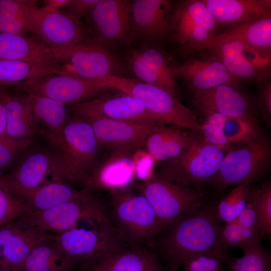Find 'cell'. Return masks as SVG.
Returning <instances> with one entry per match:
<instances>
[{"mask_svg":"<svg viewBox=\"0 0 271 271\" xmlns=\"http://www.w3.org/2000/svg\"><path fill=\"white\" fill-rule=\"evenodd\" d=\"M17 86L25 92L39 93L69 105L89 100L108 89L98 80L59 75L29 79Z\"/></svg>","mask_w":271,"mask_h":271,"instance_id":"obj_18","label":"cell"},{"mask_svg":"<svg viewBox=\"0 0 271 271\" xmlns=\"http://www.w3.org/2000/svg\"><path fill=\"white\" fill-rule=\"evenodd\" d=\"M52 240L38 246L31 252L25 260L24 271L70 270L72 266L57 251Z\"/></svg>","mask_w":271,"mask_h":271,"instance_id":"obj_34","label":"cell"},{"mask_svg":"<svg viewBox=\"0 0 271 271\" xmlns=\"http://www.w3.org/2000/svg\"><path fill=\"white\" fill-rule=\"evenodd\" d=\"M52 50L74 77L99 80L108 76H122L126 71L121 57L91 42Z\"/></svg>","mask_w":271,"mask_h":271,"instance_id":"obj_12","label":"cell"},{"mask_svg":"<svg viewBox=\"0 0 271 271\" xmlns=\"http://www.w3.org/2000/svg\"><path fill=\"white\" fill-rule=\"evenodd\" d=\"M70 0H45L43 7L59 10L69 3Z\"/></svg>","mask_w":271,"mask_h":271,"instance_id":"obj_51","label":"cell"},{"mask_svg":"<svg viewBox=\"0 0 271 271\" xmlns=\"http://www.w3.org/2000/svg\"><path fill=\"white\" fill-rule=\"evenodd\" d=\"M28 207L10 190L0 177V226L29 212Z\"/></svg>","mask_w":271,"mask_h":271,"instance_id":"obj_39","label":"cell"},{"mask_svg":"<svg viewBox=\"0 0 271 271\" xmlns=\"http://www.w3.org/2000/svg\"><path fill=\"white\" fill-rule=\"evenodd\" d=\"M99 0H70L61 10L81 21L90 13Z\"/></svg>","mask_w":271,"mask_h":271,"instance_id":"obj_46","label":"cell"},{"mask_svg":"<svg viewBox=\"0 0 271 271\" xmlns=\"http://www.w3.org/2000/svg\"><path fill=\"white\" fill-rule=\"evenodd\" d=\"M25 147L6 136H0V177L13 165L19 155L26 150Z\"/></svg>","mask_w":271,"mask_h":271,"instance_id":"obj_44","label":"cell"},{"mask_svg":"<svg viewBox=\"0 0 271 271\" xmlns=\"http://www.w3.org/2000/svg\"><path fill=\"white\" fill-rule=\"evenodd\" d=\"M260 222V237L266 238L271 234V183H263L260 188L251 187Z\"/></svg>","mask_w":271,"mask_h":271,"instance_id":"obj_40","label":"cell"},{"mask_svg":"<svg viewBox=\"0 0 271 271\" xmlns=\"http://www.w3.org/2000/svg\"><path fill=\"white\" fill-rule=\"evenodd\" d=\"M206 50L238 81H268L266 78L270 71V55L238 40H228Z\"/></svg>","mask_w":271,"mask_h":271,"instance_id":"obj_17","label":"cell"},{"mask_svg":"<svg viewBox=\"0 0 271 271\" xmlns=\"http://www.w3.org/2000/svg\"><path fill=\"white\" fill-rule=\"evenodd\" d=\"M32 34L52 49L90 42L87 27L81 21L62 11L37 5L31 17Z\"/></svg>","mask_w":271,"mask_h":271,"instance_id":"obj_14","label":"cell"},{"mask_svg":"<svg viewBox=\"0 0 271 271\" xmlns=\"http://www.w3.org/2000/svg\"><path fill=\"white\" fill-rule=\"evenodd\" d=\"M3 262V254L1 247L0 246V265L2 264Z\"/></svg>","mask_w":271,"mask_h":271,"instance_id":"obj_53","label":"cell"},{"mask_svg":"<svg viewBox=\"0 0 271 271\" xmlns=\"http://www.w3.org/2000/svg\"><path fill=\"white\" fill-rule=\"evenodd\" d=\"M26 93L29 97L34 112L40 124L46 127L45 130L50 134L51 143L60 150L66 160L63 128L70 116L69 108L62 102L39 93Z\"/></svg>","mask_w":271,"mask_h":271,"instance_id":"obj_30","label":"cell"},{"mask_svg":"<svg viewBox=\"0 0 271 271\" xmlns=\"http://www.w3.org/2000/svg\"><path fill=\"white\" fill-rule=\"evenodd\" d=\"M205 120L200 124V134L209 143L221 147L231 148L224 137L222 125L225 115L219 113L204 115Z\"/></svg>","mask_w":271,"mask_h":271,"instance_id":"obj_43","label":"cell"},{"mask_svg":"<svg viewBox=\"0 0 271 271\" xmlns=\"http://www.w3.org/2000/svg\"><path fill=\"white\" fill-rule=\"evenodd\" d=\"M89 271H91V270H89Z\"/></svg>","mask_w":271,"mask_h":271,"instance_id":"obj_55","label":"cell"},{"mask_svg":"<svg viewBox=\"0 0 271 271\" xmlns=\"http://www.w3.org/2000/svg\"><path fill=\"white\" fill-rule=\"evenodd\" d=\"M53 235L22 223L18 219L0 226L2 264L12 271H24L26 259L38 246L50 241Z\"/></svg>","mask_w":271,"mask_h":271,"instance_id":"obj_20","label":"cell"},{"mask_svg":"<svg viewBox=\"0 0 271 271\" xmlns=\"http://www.w3.org/2000/svg\"><path fill=\"white\" fill-rule=\"evenodd\" d=\"M0 32L25 36L30 33L26 26L9 15L0 13Z\"/></svg>","mask_w":271,"mask_h":271,"instance_id":"obj_47","label":"cell"},{"mask_svg":"<svg viewBox=\"0 0 271 271\" xmlns=\"http://www.w3.org/2000/svg\"><path fill=\"white\" fill-rule=\"evenodd\" d=\"M225 250L216 249L195 255L186 260L181 271H224Z\"/></svg>","mask_w":271,"mask_h":271,"instance_id":"obj_41","label":"cell"},{"mask_svg":"<svg viewBox=\"0 0 271 271\" xmlns=\"http://www.w3.org/2000/svg\"><path fill=\"white\" fill-rule=\"evenodd\" d=\"M0 271H12L8 266L2 264L0 265Z\"/></svg>","mask_w":271,"mask_h":271,"instance_id":"obj_52","label":"cell"},{"mask_svg":"<svg viewBox=\"0 0 271 271\" xmlns=\"http://www.w3.org/2000/svg\"><path fill=\"white\" fill-rule=\"evenodd\" d=\"M157 44L142 43L130 48L121 58L126 71L136 79L160 88L178 97L179 88L173 72V64Z\"/></svg>","mask_w":271,"mask_h":271,"instance_id":"obj_15","label":"cell"},{"mask_svg":"<svg viewBox=\"0 0 271 271\" xmlns=\"http://www.w3.org/2000/svg\"><path fill=\"white\" fill-rule=\"evenodd\" d=\"M117 91L114 95L104 94L70 105L69 110L78 115H93L132 123L164 125L141 101Z\"/></svg>","mask_w":271,"mask_h":271,"instance_id":"obj_16","label":"cell"},{"mask_svg":"<svg viewBox=\"0 0 271 271\" xmlns=\"http://www.w3.org/2000/svg\"><path fill=\"white\" fill-rule=\"evenodd\" d=\"M79 116L91 124L101 149L104 147L112 150L124 147L139 149L144 146L149 135L160 125L132 123L93 115Z\"/></svg>","mask_w":271,"mask_h":271,"instance_id":"obj_22","label":"cell"},{"mask_svg":"<svg viewBox=\"0 0 271 271\" xmlns=\"http://www.w3.org/2000/svg\"><path fill=\"white\" fill-rule=\"evenodd\" d=\"M259 93V104L262 116L267 125L271 124V85L268 81L264 82Z\"/></svg>","mask_w":271,"mask_h":271,"instance_id":"obj_49","label":"cell"},{"mask_svg":"<svg viewBox=\"0 0 271 271\" xmlns=\"http://www.w3.org/2000/svg\"><path fill=\"white\" fill-rule=\"evenodd\" d=\"M270 157L269 140L261 133L245 145L230 148L209 184L219 191L230 186L252 184L266 171Z\"/></svg>","mask_w":271,"mask_h":271,"instance_id":"obj_8","label":"cell"},{"mask_svg":"<svg viewBox=\"0 0 271 271\" xmlns=\"http://www.w3.org/2000/svg\"><path fill=\"white\" fill-rule=\"evenodd\" d=\"M63 138L66 160L77 183L85 187L101 149L92 127L82 116L72 114L64 126Z\"/></svg>","mask_w":271,"mask_h":271,"instance_id":"obj_13","label":"cell"},{"mask_svg":"<svg viewBox=\"0 0 271 271\" xmlns=\"http://www.w3.org/2000/svg\"><path fill=\"white\" fill-rule=\"evenodd\" d=\"M7 112L4 96V88H0V136H5Z\"/></svg>","mask_w":271,"mask_h":271,"instance_id":"obj_50","label":"cell"},{"mask_svg":"<svg viewBox=\"0 0 271 271\" xmlns=\"http://www.w3.org/2000/svg\"><path fill=\"white\" fill-rule=\"evenodd\" d=\"M91 271H165L158 255L147 248L124 249L92 264Z\"/></svg>","mask_w":271,"mask_h":271,"instance_id":"obj_31","label":"cell"},{"mask_svg":"<svg viewBox=\"0 0 271 271\" xmlns=\"http://www.w3.org/2000/svg\"><path fill=\"white\" fill-rule=\"evenodd\" d=\"M36 1L0 0V13L14 17L24 24L32 34L31 17Z\"/></svg>","mask_w":271,"mask_h":271,"instance_id":"obj_42","label":"cell"},{"mask_svg":"<svg viewBox=\"0 0 271 271\" xmlns=\"http://www.w3.org/2000/svg\"><path fill=\"white\" fill-rule=\"evenodd\" d=\"M192 101L204 115L219 113L235 118L254 116L246 97L238 88L229 85L194 92Z\"/></svg>","mask_w":271,"mask_h":271,"instance_id":"obj_25","label":"cell"},{"mask_svg":"<svg viewBox=\"0 0 271 271\" xmlns=\"http://www.w3.org/2000/svg\"><path fill=\"white\" fill-rule=\"evenodd\" d=\"M85 19L92 43L114 52L133 42L130 1L99 0Z\"/></svg>","mask_w":271,"mask_h":271,"instance_id":"obj_11","label":"cell"},{"mask_svg":"<svg viewBox=\"0 0 271 271\" xmlns=\"http://www.w3.org/2000/svg\"><path fill=\"white\" fill-rule=\"evenodd\" d=\"M243 252L242 256L231 261L230 271H271L270 255L261 244Z\"/></svg>","mask_w":271,"mask_h":271,"instance_id":"obj_38","label":"cell"},{"mask_svg":"<svg viewBox=\"0 0 271 271\" xmlns=\"http://www.w3.org/2000/svg\"><path fill=\"white\" fill-rule=\"evenodd\" d=\"M236 220L241 229L243 251L261 244L260 222L251 191L245 208Z\"/></svg>","mask_w":271,"mask_h":271,"instance_id":"obj_37","label":"cell"},{"mask_svg":"<svg viewBox=\"0 0 271 271\" xmlns=\"http://www.w3.org/2000/svg\"><path fill=\"white\" fill-rule=\"evenodd\" d=\"M202 1L219 27H230L271 16L270 0Z\"/></svg>","mask_w":271,"mask_h":271,"instance_id":"obj_27","label":"cell"},{"mask_svg":"<svg viewBox=\"0 0 271 271\" xmlns=\"http://www.w3.org/2000/svg\"><path fill=\"white\" fill-rule=\"evenodd\" d=\"M230 40L241 41L270 55L271 16L230 26L225 31L213 36L199 49L198 51L205 50Z\"/></svg>","mask_w":271,"mask_h":271,"instance_id":"obj_28","label":"cell"},{"mask_svg":"<svg viewBox=\"0 0 271 271\" xmlns=\"http://www.w3.org/2000/svg\"><path fill=\"white\" fill-rule=\"evenodd\" d=\"M135 164V177L143 181L151 178L153 165L156 162L154 158L147 152L146 155L133 156Z\"/></svg>","mask_w":271,"mask_h":271,"instance_id":"obj_48","label":"cell"},{"mask_svg":"<svg viewBox=\"0 0 271 271\" xmlns=\"http://www.w3.org/2000/svg\"><path fill=\"white\" fill-rule=\"evenodd\" d=\"M137 150L127 147L112 150L105 159L99 161L85 188L92 192L106 189L111 194L127 189L136 177L133 156Z\"/></svg>","mask_w":271,"mask_h":271,"instance_id":"obj_21","label":"cell"},{"mask_svg":"<svg viewBox=\"0 0 271 271\" xmlns=\"http://www.w3.org/2000/svg\"><path fill=\"white\" fill-rule=\"evenodd\" d=\"M230 148L211 144L200 133L192 131L185 148L166 161L158 174L186 186L209 183Z\"/></svg>","mask_w":271,"mask_h":271,"instance_id":"obj_5","label":"cell"},{"mask_svg":"<svg viewBox=\"0 0 271 271\" xmlns=\"http://www.w3.org/2000/svg\"><path fill=\"white\" fill-rule=\"evenodd\" d=\"M173 3L169 0L130 1L133 42L158 44L168 40Z\"/></svg>","mask_w":271,"mask_h":271,"instance_id":"obj_19","label":"cell"},{"mask_svg":"<svg viewBox=\"0 0 271 271\" xmlns=\"http://www.w3.org/2000/svg\"><path fill=\"white\" fill-rule=\"evenodd\" d=\"M49 143V142H48ZM30 146L16 166L3 177L11 190H31L50 182L76 184L66 160L54 145Z\"/></svg>","mask_w":271,"mask_h":271,"instance_id":"obj_4","label":"cell"},{"mask_svg":"<svg viewBox=\"0 0 271 271\" xmlns=\"http://www.w3.org/2000/svg\"><path fill=\"white\" fill-rule=\"evenodd\" d=\"M251 185L245 183L236 186L216 204V212L221 222L227 223L237 219L247 205Z\"/></svg>","mask_w":271,"mask_h":271,"instance_id":"obj_36","label":"cell"},{"mask_svg":"<svg viewBox=\"0 0 271 271\" xmlns=\"http://www.w3.org/2000/svg\"><path fill=\"white\" fill-rule=\"evenodd\" d=\"M222 132L231 147L245 145L262 133L255 116L237 118L225 116Z\"/></svg>","mask_w":271,"mask_h":271,"instance_id":"obj_35","label":"cell"},{"mask_svg":"<svg viewBox=\"0 0 271 271\" xmlns=\"http://www.w3.org/2000/svg\"><path fill=\"white\" fill-rule=\"evenodd\" d=\"M52 243L71 266L79 262L93 264L126 249L110 219L97 222L91 228L76 226L54 235Z\"/></svg>","mask_w":271,"mask_h":271,"instance_id":"obj_6","label":"cell"},{"mask_svg":"<svg viewBox=\"0 0 271 271\" xmlns=\"http://www.w3.org/2000/svg\"><path fill=\"white\" fill-rule=\"evenodd\" d=\"M173 72L176 77L181 78L193 92L223 84L239 89L238 80L221 62L210 55L173 64Z\"/></svg>","mask_w":271,"mask_h":271,"instance_id":"obj_23","label":"cell"},{"mask_svg":"<svg viewBox=\"0 0 271 271\" xmlns=\"http://www.w3.org/2000/svg\"><path fill=\"white\" fill-rule=\"evenodd\" d=\"M221 226L216 204H206L165 228L151 247L166 259L170 270H178L195 255L223 249L219 242Z\"/></svg>","mask_w":271,"mask_h":271,"instance_id":"obj_1","label":"cell"},{"mask_svg":"<svg viewBox=\"0 0 271 271\" xmlns=\"http://www.w3.org/2000/svg\"><path fill=\"white\" fill-rule=\"evenodd\" d=\"M0 60L24 61L56 69L63 75L71 76L65 65L55 57L52 48L36 36L0 32Z\"/></svg>","mask_w":271,"mask_h":271,"instance_id":"obj_24","label":"cell"},{"mask_svg":"<svg viewBox=\"0 0 271 271\" xmlns=\"http://www.w3.org/2000/svg\"><path fill=\"white\" fill-rule=\"evenodd\" d=\"M109 218L104 204L90 191L81 198L49 209L28 212L18 219L42 232L58 234L77 226L82 220L101 221Z\"/></svg>","mask_w":271,"mask_h":271,"instance_id":"obj_10","label":"cell"},{"mask_svg":"<svg viewBox=\"0 0 271 271\" xmlns=\"http://www.w3.org/2000/svg\"><path fill=\"white\" fill-rule=\"evenodd\" d=\"M219 27L202 0L179 1L173 3L168 40L186 56L198 51Z\"/></svg>","mask_w":271,"mask_h":271,"instance_id":"obj_9","label":"cell"},{"mask_svg":"<svg viewBox=\"0 0 271 271\" xmlns=\"http://www.w3.org/2000/svg\"><path fill=\"white\" fill-rule=\"evenodd\" d=\"M170 125H159L147 138L144 147L156 162L178 156L189 143L192 131Z\"/></svg>","mask_w":271,"mask_h":271,"instance_id":"obj_32","label":"cell"},{"mask_svg":"<svg viewBox=\"0 0 271 271\" xmlns=\"http://www.w3.org/2000/svg\"><path fill=\"white\" fill-rule=\"evenodd\" d=\"M109 217L119 237L130 249L151 247L162 231L147 199L128 189L112 193Z\"/></svg>","mask_w":271,"mask_h":271,"instance_id":"obj_2","label":"cell"},{"mask_svg":"<svg viewBox=\"0 0 271 271\" xmlns=\"http://www.w3.org/2000/svg\"><path fill=\"white\" fill-rule=\"evenodd\" d=\"M99 81L108 89L122 91L141 101L163 124L200 132L201 125L195 112L183 105L174 95L136 78L108 76Z\"/></svg>","mask_w":271,"mask_h":271,"instance_id":"obj_3","label":"cell"},{"mask_svg":"<svg viewBox=\"0 0 271 271\" xmlns=\"http://www.w3.org/2000/svg\"><path fill=\"white\" fill-rule=\"evenodd\" d=\"M219 242L225 250L233 248H241L242 244V232L237 220L221 225Z\"/></svg>","mask_w":271,"mask_h":271,"instance_id":"obj_45","label":"cell"},{"mask_svg":"<svg viewBox=\"0 0 271 271\" xmlns=\"http://www.w3.org/2000/svg\"><path fill=\"white\" fill-rule=\"evenodd\" d=\"M138 189L152 206L162 231L206 204L204 195L199 189L177 183L158 173L143 181Z\"/></svg>","mask_w":271,"mask_h":271,"instance_id":"obj_7","label":"cell"},{"mask_svg":"<svg viewBox=\"0 0 271 271\" xmlns=\"http://www.w3.org/2000/svg\"><path fill=\"white\" fill-rule=\"evenodd\" d=\"M4 96L7 112L5 136L27 149L40 129L29 97L25 92L10 93L5 88Z\"/></svg>","mask_w":271,"mask_h":271,"instance_id":"obj_26","label":"cell"},{"mask_svg":"<svg viewBox=\"0 0 271 271\" xmlns=\"http://www.w3.org/2000/svg\"><path fill=\"white\" fill-rule=\"evenodd\" d=\"M11 190L28 207L29 212L52 208L81 198L90 191L86 188L77 190L71 185L59 181L50 182L31 190Z\"/></svg>","mask_w":271,"mask_h":271,"instance_id":"obj_29","label":"cell"},{"mask_svg":"<svg viewBox=\"0 0 271 271\" xmlns=\"http://www.w3.org/2000/svg\"><path fill=\"white\" fill-rule=\"evenodd\" d=\"M170 271H178V270L177 269H172Z\"/></svg>","mask_w":271,"mask_h":271,"instance_id":"obj_54","label":"cell"},{"mask_svg":"<svg viewBox=\"0 0 271 271\" xmlns=\"http://www.w3.org/2000/svg\"><path fill=\"white\" fill-rule=\"evenodd\" d=\"M50 75H63L53 68L21 61L0 60V88L17 86L27 80Z\"/></svg>","mask_w":271,"mask_h":271,"instance_id":"obj_33","label":"cell"}]
</instances>
